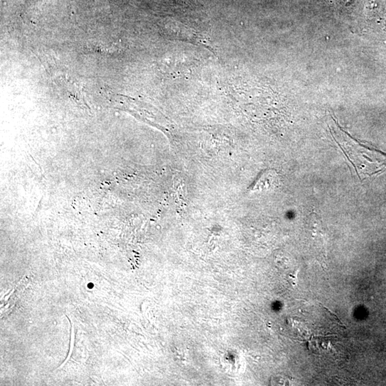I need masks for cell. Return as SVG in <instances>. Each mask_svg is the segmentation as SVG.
Wrapping results in <instances>:
<instances>
[{"label":"cell","instance_id":"1","mask_svg":"<svg viewBox=\"0 0 386 386\" xmlns=\"http://www.w3.org/2000/svg\"><path fill=\"white\" fill-rule=\"evenodd\" d=\"M332 128L334 139L352 164L361 180L381 174L386 170V153L367 143L353 138L335 121Z\"/></svg>","mask_w":386,"mask_h":386}]
</instances>
